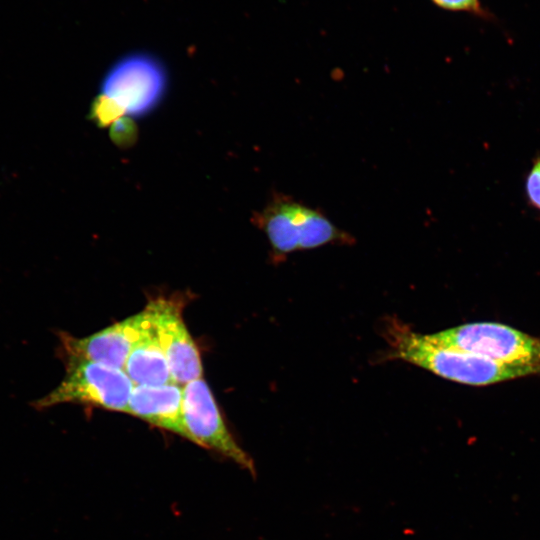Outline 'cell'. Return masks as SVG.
Segmentation results:
<instances>
[{"label": "cell", "instance_id": "cell-1", "mask_svg": "<svg viewBox=\"0 0 540 540\" xmlns=\"http://www.w3.org/2000/svg\"><path fill=\"white\" fill-rule=\"evenodd\" d=\"M384 332L390 347L389 358L411 363L454 382L485 386L535 374L527 367L437 345L397 319L390 320Z\"/></svg>", "mask_w": 540, "mask_h": 540}, {"label": "cell", "instance_id": "cell-9", "mask_svg": "<svg viewBox=\"0 0 540 540\" xmlns=\"http://www.w3.org/2000/svg\"><path fill=\"white\" fill-rule=\"evenodd\" d=\"M182 402L183 388L175 382L159 386L135 385L127 413L187 439Z\"/></svg>", "mask_w": 540, "mask_h": 540}, {"label": "cell", "instance_id": "cell-7", "mask_svg": "<svg viewBox=\"0 0 540 540\" xmlns=\"http://www.w3.org/2000/svg\"><path fill=\"white\" fill-rule=\"evenodd\" d=\"M173 381L179 385L201 378L202 362L182 317L181 299L157 298L147 305Z\"/></svg>", "mask_w": 540, "mask_h": 540}, {"label": "cell", "instance_id": "cell-11", "mask_svg": "<svg viewBox=\"0 0 540 540\" xmlns=\"http://www.w3.org/2000/svg\"><path fill=\"white\" fill-rule=\"evenodd\" d=\"M438 8L456 13H465L487 22H496L495 15L481 0H430Z\"/></svg>", "mask_w": 540, "mask_h": 540}, {"label": "cell", "instance_id": "cell-8", "mask_svg": "<svg viewBox=\"0 0 540 540\" xmlns=\"http://www.w3.org/2000/svg\"><path fill=\"white\" fill-rule=\"evenodd\" d=\"M148 321L145 307L140 313L86 337L60 332L61 355L64 361H89L124 370L130 350Z\"/></svg>", "mask_w": 540, "mask_h": 540}, {"label": "cell", "instance_id": "cell-13", "mask_svg": "<svg viewBox=\"0 0 540 540\" xmlns=\"http://www.w3.org/2000/svg\"><path fill=\"white\" fill-rule=\"evenodd\" d=\"M524 190L528 206L540 214V155L533 158L525 177Z\"/></svg>", "mask_w": 540, "mask_h": 540}, {"label": "cell", "instance_id": "cell-10", "mask_svg": "<svg viewBox=\"0 0 540 540\" xmlns=\"http://www.w3.org/2000/svg\"><path fill=\"white\" fill-rule=\"evenodd\" d=\"M147 310L149 321L133 344L124 371L134 385L159 386L174 381L158 340L151 313L148 308Z\"/></svg>", "mask_w": 540, "mask_h": 540}, {"label": "cell", "instance_id": "cell-4", "mask_svg": "<svg viewBox=\"0 0 540 540\" xmlns=\"http://www.w3.org/2000/svg\"><path fill=\"white\" fill-rule=\"evenodd\" d=\"M61 383L32 405L39 410L76 403L127 413L134 383L123 369L89 361L66 360Z\"/></svg>", "mask_w": 540, "mask_h": 540}, {"label": "cell", "instance_id": "cell-2", "mask_svg": "<svg viewBox=\"0 0 540 540\" xmlns=\"http://www.w3.org/2000/svg\"><path fill=\"white\" fill-rule=\"evenodd\" d=\"M252 222L268 238L276 261L296 251L355 242L352 235L336 226L323 212L282 193H276L255 212Z\"/></svg>", "mask_w": 540, "mask_h": 540}, {"label": "cell", "instance_id": "cell-14", "mask_svg": "<svg viewBox=\"0 0 540 540\" xmlns=\"http://www.w3.org/2000/svg\"><path fill=\"white\" fill-rule=\"evenodd\" d=\"M110 137L118 147L127 148L136 141V125L129 116H122L110 125Z\"/></svg>", "mask_w": 540, "mask_h": 540}, {"label": "cell", "instance_id": "cell-6", "mask_svg": "<svg viewBox=\"0 0 540 540\" xmlns=\"http://www.w3.org/2000/svg\"><path fill=\"white\" fill-rule=\"evenodd\" d=\"M182 413L189 441L220 453L254 474L252 459L229 432L215 398L202 377L184 385Z\"/></svg>", "mask_w": 540, "mask_h": 540}, {"label": "cell", "instance_id": "cell-5", "mask_svg": "<svg viewBox=\"0 0 540 540\" xmlns=\"http://www.w3.org/2000/svg\"><path fill=\"white\" fill-rule=\"evenodd\" d=\"M166 87L163 65L147 53H131L114 63L105 75L101 94L126 116H142L161 100Z\"/></svg>", "mask_w": 540, "mask_h": 540}, {"label": "cell", "instance_id": "cell-12", "mask_svg": "<svg viewBox=\"0 0 540 540\" xmlns=\"http://www.w3.org/2000/svg\"><path fill=\"white\" fill-rule=\"evenodd\" d=\"M91 116L99 126L105 127L126 115L111 99L100 94L92 104Z\"/></svg>", "mask_w": 540, "mask_h": 540}, {"label": "cell", "instance_id": "cell-3", "mask_svg": "<svg viewBox=\"0 0 540 540\" xmlns=\"http://www.w3.org/2000/svg\"><path fill=\"white\" fill-rule=\"evenodd\" d=\"M431 342L500 363L532 369L540 375V338L495 322H473L432 334Z\"/></svg>", "mask_w": 540, "mask_h": 540}]
</instances>
